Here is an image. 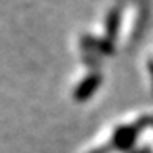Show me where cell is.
<instances>
[{
    "mask_svg": "<svg viewBox=\"0 0 153 153\" xmlns=\"http://www.w3.org/2000/svg\"><path fill=\"white\" fill-rule=\"evenodd\" d=\"M117 27H119V14L116 9L107 14L105 17V31H107V39H114L116 33H117Z\"/></svg>",
    "mask_w": 153,
    "mask_h": 153,
    "instance_id": "3",
    "label": "cell"
},
{
    "mask_svg": "<svg viewBox=\"0 0 153 153\" xmlns=\"http://www.w3.org/2000/svg\"><path fill=\"white\" fill-rule=\"evenodd\" d=\"M138 133H140L138 124H124L116 128L112 134V146L117 150H129L136 141Z\"/></svg>",
    "mask_w": 153,
    "mask_h": 153,
    "instance_id": "2",
    "label": "cell"
},
{
    "mask_svg": "<svg viewBox=\"0 0 153 153\" xmlns=\"http://www.w3.org/2000/svg\"><path fill=\"white\" fill-rule=\"evenodd\" d=\"M100 83H102V76L99 75V73L94 71V73L85 75L80 82L76 83L75 90H73V99L78 100V102H85V100H88L94 94L97 92V88L100 87Z\"/></svg>",
    "mask_w": 153,
    "mask_h": 153,
    "instance_id": "1",
    "label": "cell"
}]
</instances>
